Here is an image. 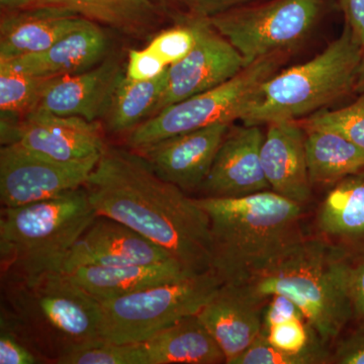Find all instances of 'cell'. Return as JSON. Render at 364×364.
I'll list each match as a JSON object with an SVG mask.
<instances>
[{
    "instance_id": "1",
    "label": "cell",
    "mask_w": 364,
    "mask_h": 364,
    "mask_svg": "<svg viewBox=\"0 0 364 364\" xmlns=\"http://www.w3.org/2000/svg\"><path fill=\"white\" fill-rule=\"evenodd\" d=\"M97 215L132 228L165 249L188 274L212 268L207 213L163 181L136 151L105 146L85 184Z\"/></svg>"
},
{
    "instance_id": "2",
    "label": "cell",
    "mask_w": 364,
    "mask_h": 364,
    "mask_svg": "<svg viewBox=\"0 0 364 364\" xmlns=\"http://www.w3.org/2000/svg\"><path fill=\"white\" fill-rule=\"evenodd\" d=\"M0 329L13 333L42 363L60 364L105 341L102 305L65 272L1 280Z\"/></svg>"
},
{
    "instance_id": "3",
    "label": "cell",
    "mask_w": 364,
    "mask_h": 364,
    "mask_svg": "<svg viewBox=\"0 0 364 364\" xmlns=\"http://www.w3.org/2000/svg\"><path fill=\"white\" fill-rule=\"evenodd\" d=\"M196 200L210 219V269L222 284H249L306 238L301 205L274 191Z\"/></svg>"
},
{
    "instance_id": "4",
    "label": "cell",
    "mask_w": 364,
    "mask_h": 364,
    "mask_svg": "<svg viewBox=\"0 0 364 364\" xmlns=\"http://www.w3.org/2000/svg\"><path fill=\"white\" fill-rule=\"evenodd\" d=\"M351 263L321 237L304 238L247 284L264 299L284 294L293 299L326 344L354 320Z\"/></svg>"
},
{
    "instance_id": "5",
    "label": "cell",
    "mask_w": 364,
    "mask_h": 364,
    "mask_svg": "<svg viewBox=\"0 0 364 364\" xmlns=\"http://www.w3.org/2000/svg\"><path fill=\"white\" fill-rule=\"evenodd\" d=\"M97 217L85 186L0 210L1 280L64 272L67 257Z\"/></svg>"
},
{
    "instance_id": "6",
    "label": "cell",
    "mask_w": 364,
    "mask_h": 364,
    "mask_svg": "<svg viewBox=\"0 0 364 364\" xmlns=\"http://www.w3.org/2000/svg\"><path fill=\"white\" fill-rule=\"evenodd\" d=\"M363 49L345 23L341 35L317 56L268 79L241 121L257 126L299 121L354 92Z\"/></svg>"
},
{
    "instance_id": "7",
    "label": "cell",
    "mask_w": 364,
    "mask_h": 364,
    "mask_svg": "<svg viewBox=\"0 0 364 364\" xmlns=\"http://www.w3.org/2000/svg\"><path fill=\"white\" fill-rule=\"evenodd\" d=\"M289 56L275 54L257 60L226 82L170 105L132 130L127 145L132 150L140 151L186 132L241 121L261 86L279 72Z\"/></svg>"
},
{
    "instance_id": "8",
    "label": "cell",
    "mask_w": 364,
    "mask_h": 364,
    "mask_svg": "<svg viewBox=\"0 0 364 364\" xmlns=\"http://www.w3.org/2000/svg\"><path fill=\"white\" fill-rule=\"evenodd\" d=\"M222 284L210 269L102 301V338L117 344L146 341L182 318L198 315Z\"/></svg>"
},
{
    "instance_id": "9",
    "label": "cell",
    "mask_w": 364,
    "mask_h": 364,
    "mask_svg": "<svg viewBox=\"0 0 364 364\" xmlns=\"http://www.w3.org/2000/svg\"><path fill=\"white\" fill-rule=\"evenodd\" d=\"M325 4L326 0H270L208 18L240 53L246 67L272 55L291 54L312 33Z\"/></svg>"
},
{
    "instance_id": "10",
    "label": "cell",
    "mask_w": 364,
    "mask_h": 364,
    "mask_svg": "<svg viewBox=\"0 0 364 364\" xmlns=\"http://www.w3.org/2000/svg\"><path fill=\"white\" fill-rule=\"evenodd\" d=\"M100 155L77 161L61 162L35 154L18 143L2 146V207H21L42 202L82 188L97 166Z\"/></svg>"
},
{
    "instance_id": "11",
    "label": "cell",
    "mask_w": 364,
    "mask_h": 364,
    "mask_svg": "<svg viewBox=\"0 0 364 364\" xmlns=\"http://www.w3.org/2000/svg\"><path fill=\"white\" fill-rule=\"evenodd\" d=\"M189 14L195 26L196 44L186 58L168 67L166 87L151 117L226 82L245 67L240 53L208 18Z\"/></svg>"
},
{
    "instance_id": "12",
    "label": "cell",
    "mask_w": 364,
    "mask_h": 364,
    "mask_svg": "<svg viewBox=\"0 0 364 364\" xmlns=\"http://www.w3.org/2000/svg\"><path fill=\"white\" fill-rule=\"evenodd\" d=\"M126 62L123 55L111 53L87 70L48 78L33 111L79 117L90 122L105 119L124 78Z\"/></svg>"
},
{
    "instance_id": "13",
    "label": "cell",
    "mask_w": 364,
    "mask_h": 364,
    "mask_svg": "<svg viewBox=\"0 0 364 364\" xmlns=\"http://www.w3.org/2000/svg\"><path fill=\"white\" fill-rule=\"evenodd\" d=\"M231 124H215L170 136L136 152L163 181L184 193L200 191Z\"/></svg>"
},
{
    "instance_id": "14",
    "label": "cell",
    "mask_w": 364,
    "mask_h": 364,
    "mask_svg": "<svg viewBox=\"0 0 364 364\" xmlns=\"http://www.w3.org/2000/svg\"><path fill=\"white\" fill-rule=\"evenodd\" d=\"M263 139L257 124L230 127L198 191L207 198H234L272 191L261 163Z\"/></svg>"
},
{
    "instance_id": "15",
    "label": "cell",
    "mask_w": 364,
    "mask_h": 364,
    "mask_svg": "<svg viewBox=\"0 0 364 364\" xmlns=\"http://www.w3.org/2000/svg\"><path fill=\"white\" fill-rule=\"evenodd\" d=\"M268 299L249 284H223L196 315L221 347L226 364H232L263 333Z\"/></svg>"
},
{
    "instance_id": "16",
    "label": "cell",
    "mask_w": 364,
    "mask_h": 364,
    "mask_svg": "<svg viewBox=\"0 0 364 364\" xmlns=\"http://www.w3.org/2000/svg\"><path fill=\"white\" fill-rule=\"evenodd\" d=\"M168 261L176 260L154 242L123 223L97 215L71 249L64 272L88 265L119 267Z\"/></svg>"
},
{
    "instance_id": "17",
    "label": "cell",
    "mask_w": 364,
    "mask_h": 364,
    "mask_svg": "<svg viewBox=\"0 0 364 364\" xmlns=\"http://www.w3.org/2000/svg\"><path fill=\"white\" fill-rule=\"evenodd\" d=\"M16 143L35 154L61 162L100 155L107 146L95 122L41 111L21 117Z\"/></svg>"
},
{
    "instance_id": "18",
    "label": "cell",
    "mask_w": 364,
    "mask_h": 364,
    "mask_svg": "<svg viewBox=\"0 0 364 364\" xmlns=\"http://www.w3.org/2000/svg\"><path fill=\"white\" fill-rule=\"evenodd\" d=\"M306 132L294 121L268 124L261 146V163L270 189L303 205L312 193L306 163Z\"/></svg>"
},
{
    "instance_id": "19",
    "label": "cell",
    "mask_w": 364,
    "mask_h": 364,
    "mask_svg": "<svg viewBox=\"0 0 364 364\" xmlns=\"http://www.w3.org/2000/svg\"><path fill=\"white\" fill-rule=\"evenodd\" d=\"M88 21L65 7L52 4H41L16 13H1L0 59L39 54Z\"/></svg>"
},
{
    "instance_id": "20",
    "label": "cell",
    "mask_w": 364,
    "mask_h": 364,
    "mask_svg": "<svg viewBox=\"0 0 364 364\" xmlns=\"http://www.w3.org/2000/svg\"><path fill=\"white\" fill-rule=\"evenodd\" d=\"M317 227L348 259L364 257V169L333 186L318 207Z\"/></svg>"
},
{
    "instance_id": "21",
    "label": "cell",
    "mask_w": 364,
    "mask_h": 364,
    "mask_svg": "<svg viewBox=\"0 0 364 364\" xmlns=\"http://www.w3.org/2000/svg\"><path fill=\"white\" fill-rule=\"evenodd\" d=\"M109 54V37L100 25L90 21L44 52L9 61L26 73L52 78L87 70Z\"/></svg>"
},
{
    "instance_id": "22",
    "label": "cell",
    "mask_w": 364,
    "mask_h": 364,
    "mask_svg": "<svg viewBox=\"0 0 364 364\" xmlns=\"http://www.w3.org/2000/svg\"><path fill=\"white\" fill-rule=\"evenodd\" d=\"M65 273L100 303L191 277L176 261L119 267L88 265Z\"/></svg>"
},
{
    "instance_id": "23",
    "label": "cell",
    "mask_w": 364,
    "mask_h": 364,
    "mask_svg": "<svg viewBox=\"0 0 364 364\" xmlns=\"http://www.w3.org/2000/svg\"><path fill=\"white\" fill-rule=\"evenodd\" d=\"M140 345L146 364L226 363L221 347L196 315L182 318Z\"/></svg>"
},
{
    "instance_id": "24",
    "label": "cell",
    "mask_w": 364,
    "mask_h": 364,
    "mask_svg": "<svg viewBox=\"0 0 364 364\" xmlns=\"http://www.w3.org/2000/svg\"><path fill=\"white\" fill-rule=\"evenodd\" d=\"M132 38L156 32L165 13L152 0H43Z\"/></svg>"
},
{
    "instance_id": "25",
    "label": "cell",
    "mask_w": 364,
    "mask_h": 364,
    "mask_svg": "<svg viewBox=\"0 0 364 364\" xmlns=\"http://www.w3.org/2000/svg\"><path fill=\"white\" fill-rule=\"evenodd\" d=\"M305 132L306 163L312 186H334L364 169V151L348 139L324 129Z\"/></svg>"
},
{
    "instance_id": "26",
    "label": "cell",
    "mask_w": 364,
    "mask_h": 364,
    "mask_svg": "<svg viewBox=\"0 0 364 364\" xmlns=\"http://www.w3.org/2000/svg\"><path fill=\"white\" fill-rule=\"evenodd\" d=\"M167 72L148 81L122 79L105 116V128L109 133L119 135L132 130L149 119L162 97L167 83Z\"/></svg>"
},
{
    "instance_id": "27",
    "label": "cell",
    "mask_w": 364,
    "mask_h": 364,
    "mask_svg": "<svg viewBox=\"0 0 364 364\" xmlns=\"http://www.w3.org/2000/svg\"><path fill=\"white\" fill-rule=\"evenodd\" d=\"M47 79L26 73L9 60L0 59L1 114L23 117L33 112Z\"/></svg>"
},
{
    "instance_id": "28",
    "label": "cell",
    "mask_w": 364,
    "mask_h": 364,
    "mask_svg": "<svg viewBox=\"0 0 364 364\" xmlns=\"http://www.w3.org/2000/svg\"><path fill=\"white\" fill-rule=\"evenodd\" d=\"M296 122L304 130L324 129L338 133L364 151V93L342 109H324Z\"/></svg>"
},
{
    "instance_id": "29",
    "label": "cell",
    "mask_w": 364,
    "mask_h": 364,
    "mask_svg": "<svg viewBox=\"0 0 364 364\" xmlns=\"http://www.w3.org/2000/svg\"><path fill=\"white\" fill-rule=\"evenodd\" d=\"M320 344L301 353H289L267 341L264 332L232 364H320L330 363L331 354Z\"/></svg>"
},
{
    "instance_id": "30",
    "label": "cell",
    "mask_w": 364,
    "mask_h": 364,
    "mask_svg": "<svg viewBox=\"0 0 364 364\" xmlns=\"http://www.w3.org/2000/svg\"><path fill=\"white\" fill-rule=\"evenodd\" d=\"M196 44V33L191 14H179L178 23L157 33L147 46L166 63L173 65L186 58Z\"/></svg>"
},
{
    "instance_id": "31",
    "label": "cell",
    "mask_w": 364,
    "mask_h": 364,
    "mask_svg": "<svg viewBox=\"0 0 364 364\" xmlns=\"http://www.w3.org/2000/svg\"><path fill=\"white\" fill-rule=\"evenodd\" d=\"M60 364H145L140 343L102 341L67 356Z\"/></svg>"
},
{
    "instance_id": "32",
    "label": "cell",
    "mask_w": 364,
    "mask_h": 364,
    "mask_svg": "<svg viewBox=\"0 0 364 364\" xmlns=\"http://www.w3.org/2000/svg\"><path fill=\"white\" fill-rule=\"evenodd\" d=\"M267 341L289 353H301L320 344H325L306 318H291L264 330Z\"/></svg>"
},
{
    "instance_id": "33",
    "label": "cell",
    "mask_w": 364,
    "mask_h": 364,
    "mask_svg": "<svg viewBox=\"0 0 364 364\" xmlns=\"http://www.w3.org/2000/svg\"><path fill=\"white\" fill-rule=\"evenodd\" d=\"M169 66L149 48L131 50L126 62L124 75L135 81H148L159 77Z\"/></svg>"
},
{
    "instance_id": "34",
    "label": "cell",
    "mask_w": 364,
    "mask_h": 364,
    "mask_svg": "<svg viewBox=\"0 0 364 364\" xmlns=\"http://www.w3.org/2000/svg\"><path fill=\"white\" fill-rule=\"evenodd\" d=\"M41 359L13 333L0 329V364H40Z\"/></svg>"
},
{
    "instance_id": "35",
    "label": "cell",
    "mask_w": 364,
    "mask_h": 364,
    "mask_svg": "<svg viewBox=\"0 0 364 364\" xmlns=\"http://www.w3.org/2000/svg\"><path fill=\"white\" fill-rule=\"evenodd\" d=\"M330 363L364 364V324L344 337L331 354Z\"/></svg>"
},
{
    "instance_id": "36",
    "label": "cell",
    "mask_w": 364,
    "mask_h": 364,
    "mask_svg": "<svg viewBox=\"0 0 364 364\" xmlns=\"http://www.w3.org/2000/svg\"><path fill=\"white\" fill-rule=\"evenodd\" d=\"M306 318L301 308L289 296L274 294L268 299L263 315V331L270 326L291 318Z\"/></svg>"
},
{
    "instance_id": "37",
    "label": "cell",
    "mask_w": 364,
    "mask_h": 364,
    "mask_svg": "<svg viewBox=\"0 0 364 364\" xmlns=\"http://www.w3.org/2000/svg\"><path fill=\"white\" fill-rule=\"evenodd\" d=\"M252 0H186L184 9L188 13L203 18H212L236 7L246 6Z\"/></svg>"
},
{
    "instance_id": "38",
    "label": "cell",
    "mask_w": 364,
    "mask_h": 364,
    "mask_svg": "<svg viewBox=\"0 0 364 364\" xmlns=\"http://www.w3.org/2000/svg\"><path fill=\"white\" fill-rule=\"evenodd\" d=\"M349 284L354 320L364 324V257L352 260Z\"/></svg>"
},
{
    "instance_id": "39",
    "label": "cell",
    "mask_w": 364,
    "mask_h": 364,
    "mask_svg": "<svg viewBox=\"0 0 364 364\" xmlns=\"http://www.w3.org/2000/svg\"><path fill=\"white\" fill-rule=\"evenodd\" d=\"M345 23L364 47V0H338Z\"/></svg>"
},
{
    "instance_id": "40",
    "label": "cell",
    "mask_w": 364,
    "mask_h": 364,
    "mask_svg": "<svg viewBox=\"0 0 364 364\" xmlns=\"http://www.w3.org/2000/svg\"><path fill=\"white\" fill-rule=\"evenodd\" d=\"M46 4L43 0H0L1 13H16Z\"/></svg>"
},
{
    "instance_id": "41",
    "label": "cell",
    "mask_w": 364,
    "mask_h": 364,
    "mask_svg": "<svg viewBox=\"0 0 364 364\" xmlns=\"http://www.w3.org/2000/svg\"><path fill=\"white\" fill-rule=\"evenodd\" d=\"M152 1L156 4L165 13L174 14L178 11L181 7H184L186 0H152Z\"/></svg>"
},
{
    "instance_id": "42",
    "label": "cell",
    "mask_w": 364,
    "mask_h": 364,
    "mask_svg": "<svg viewBox=\"0 0 364 364\" xmlns=\"http://www.w3.org/2000/svg\"><path fill=\"white\" fill-rule=\"evenodd\" d=\"M354 93H358V95H363L364 93V49L360 62H359L358 73H356Z\"/></svg>"
}]
</instances>
